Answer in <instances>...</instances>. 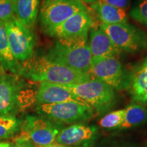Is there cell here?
<instances>
[{"label":"cell","mask_w":147,"mask_h":147,"mask_svg":"<svg viewBox=\"0 0 147 147\" xmlns=\"http://www.w3.org/2000/svg\"><path fill=\"white\" fill-rule=\"evenodd\" d=\"M89 73L92 77L117 91L128 89L129 87L131 74L124 69L121 62L116 57L92 59Z\"/></svg>","instance_id":"8992f818"},{"label":"cell","mask_w":147,"mask_h":147,"mask_svg":"<svg viewBox=\"0 0 147 147\" xmlns=\"http://www.w3.org/2000/svg\"><path fill=\"white\" fill-rule=\"evenodd\" d=\"M11 52L18 61H25L34 55L35 36L32 29L23 25L14 15L5 22Z\"/></svg>","instance_id":"52a82bcc"},{"label":"cell","mask_w":147,"mask_h":147,"mask_svg":"<svg viewBox=\"0 0 147 147\" xmlns=\"http://www.w3.org/2000/svg\"><path fill=\"white\" fill-rule=\"evenodd\" d=\"M19 87L16 77L0 71V115H7L15 107Z\"/></svg>","instance_id":"4fadbf2b"},{"label":"cell","mask_w":147,"mask_h":147,"mask_svg":"<svg viewBox=\"0 0 147 147\" xmlns=\"http://www.w3.org/2000/svg\"><path fill=\"white\" fill-rule=\"evenodd\" d=\"M15 15V3L0 0V21L5 22Z\"/></svg>","instance_id":"603a6c76"},{"label":"cell","mask_w":147,"mask_h":147,"mask_svg":"<svg viewBox=\"0 0 147 147\" xmlns=\"http://www.w3.org/2000/svg\"><path fill=\"white\" fill-rule=\"evenodd\" d=\"M36 98L40 104L73 102L87 104L62 84L40 82Z\"/></svg>","instance_id":"7c38bea8"},{"label":"cell","mask_w":147,"mask_h":147,"mask_svg":"<svg viewBox=\"0 0 147 147\" xmlns=\"http://www.w3.org/2000/svg\"><path fill=\"white\" fill-rule=\"evenodd\" d=\"M89 46L92 59H102L117 57L122 52L114 45L100 26L92 25L89 29Z\"/></svg>","instance_id":"8fae6325"},{"label":"cell","mask_w":147,"mask_h":147,"mask_svg":"<svg viewBox=\"0 0 147 147\" xmlns=\"http://www.w3.org/2000/svg\"><path fill=\"white\" fill-rule=\"evenodd\" d=\"M129 16L134 21L147 27V0H138L129 11Z\"/></svg>","instance_id":"7402d4cb"},{"label":"cell","mask_w":147,"mask_h":147,"mask_svg":"<svg viewBox=\"0 0 147 147\" xmlns=\"http://www.w3.org/2000/svg\"><path fill=\"white\" fill-rule=\"evenodd\" d=\"M96 131L95 127L73 125L59 131L55 142L67 146H74L91 139Z\"/></svg>","instance_id":"5bb4252c"},{"label":"cell","mask_w":147,"mask_h":147,"mask_svg":"<svg viewBox=\"0 0 147 147\" xmlns=\"http://www.w3.org/2000/svg\"><path fill=\"white\" fill-rule=\"evenodd\" d=\"M147 123V108L142 104L134 103L125 109L124 121L120 128L128 129Z\"/></svg>","instance_id":"d6986e66"},{"label":"cell","mask_w":147,"mask_h":147,"mask_svg":"<svg viewBox=\"0 0 147 147\" xmlns=\"http://www.w3.org/2000/svg\"><path fill=\"white\" fill-rule=\"evenodd\" d=\"M93 25V18L89 11H80L46 34L57 39L74 38L89 33Z\"/></svg>","instance_id":"30bf717a"},{"label":"cell","mask_w":147,"mask_h":147,"mask_svg":"<svg viewBox=\"0 0 147 147\" xmlns=\"http://www.w3.org/2000/svg\"><path fill=\"white\" fill-rule=\"evenodd\" d=\"M59 131L58 128L47 119L29 116L21 133L28 138L35 147H43L55 142Z\"/></svg>","instance_id":"9c48e42d"},{"label":"cell","mask_w":147,"mask_h":147,"mask_svg":"<svg viewBox=\"0 0 147 147\" xmlns=\"http://www.w3.org/2000/svg\"><path fill=\"white\" fill-rule=\"evenodd\" d=\"M63 86L98 114L108 111L115 103V89L93 77L82 83Z\"/></svg>","instance_id":"3957f363"},{"label":"cell","mask_w":147,"mask_h":147,"mask_svg":"<svg viewBox=\"0 0 147 147\" xmlns=\"http://www.w3.org/2000/svg\"><path fill=\"white\" fill-rule=\"evenodd\" d=\"M76 1H80V2H81L82 3H84V4H86V3H89V4H92V3H95V1H97V0H76Z\"/></svg>","instance_id":"4316f807"},{"label":"cell","mask_w":147,"mask_h":147,"mask_svg":"<svg viewBox=\"0 0 147 147\" xmlns=\"http://www.w3.org/2000/svg\"><path fill=\"white\" fill-rule=\"evenodd\" d=\"M15 142V147H34L28 138L21 133L16 137Z\"/></svg>","instance_id":"d4e9b609"},{"label":"cell","mask_w":147,"mask_h":147,"mask_svg":"<svg viewBox=\"0 0 147 147\" xmlns=\"http://www.w3.org/2000/svg\"><path fill=\"white\" fill-rule=\"evenodd\" d=\"M38 111L47 118L63 123L86 121L94 115V110L89 105L73 102L40 104Z\"/></svg>","instance_id":"ba28073f"},{"label":"cell","mask_w":147,"mask_h":147,"mask_svg":"<svg viewBox=\"0 0 147 147\" xmlns=\"http://www.w3.org/2000/svg\"><path fill=\"white\" fill-rule=\"evenodd\" d=\"M40 0H16L15 16L19 21L32 29L36 23L39 12Z\"/></svg>","instance_id":"e0dca14e"},{"label":"cell","mask_w":147,"mask_h":147,"mask_svg":"<svg viewBox=\"0 0 147 147\" xmlns=\"http://www.w3.org/2000/svg\"><path fill=\"white\" fill-rule=\"evenodd\" d=\"M100 27L107 34L111 41L121 51L134 53L147 47L146 35L142 29L129 23L105 24Z\"/></svg>","instance_id":"277c9868"},{"label":"cell","mask_w":147,"mask_h":147,"mask_svg":"<svg viewBox=\"0 0 147 147\" xmlns=\"http://www.w3.org/2000/svg\"><path fill=\"white\" fill-rule=\"evenodd\" d=\"M86 10H89L86 4L76 0H43L40 8V23L47 33L74 14Z\"/></svg>","instance_id":"5b68a950"},{"label":"cell","mask_w":147,"mask_h":147,"mask_svg":"<svg viewBox=\"0 0 147 147\" xmlns=\"http://www.w3.org/2000/svg\"><path fill=\"white\" fill-rule=\"evenodd\" d=\"M8 1H12V2H14V3H15V2H16V0H8Z\"/></svg>","instance_id":"f1b7e54d"},{"label":"cell","mask_w":147,"mask_h":147,"mask_svg":"<svg viewBox=\"0 0 147 147\" xmlns=\"http://www.w3.org/2000/svg\"><path fill=\"white\" fill-rule=\"evenodd\" d=\"M0 65L12 72L18 73L20 64L11 52L4 22L0 21Z\"/></svg>","instance_id":"ac0fdd59"},{"label":"cell","mask_w":147,"mask_h":147,"mask_svg":"<svg viewBox=\"0 0 147 147\" xmlns=\"http://www.w3.org/2000/svg\"><path fill=\"white\" fill-rule=\"evenodd\" d=\"M34 147H35V146H34Z\"/></svg>","instance_id":"1f68e13d"},{"label":"cell","mask_w":147,"mask_h":147,"mask_svg":"<svg viewBox=\"0 0 147 147\" xmlns=\"http://www.w3.org/2000/svg\"><path fill=\"white\" fill-rule=\"evenodd\" d=\"M10 144L8 142H1L0 143V147H10Z\"/></svg>","instance_id":"83f0119b"},{"label":"cell","mask_w":147,"mask_h":147,"mask_svg":"<svg viewBox=\"0 0 147 147\" xmlns=\"http://www.w3.org/2000/svg\"><path fill=\"white\" fill-rule=\"evenodd\" d=\"M43 147H69V146H65V145H63V144H59V143L55 142L50 145H48V146H43Z\"/></svg>","instance_id":"484cf974"},{"label":"cell","mask_w":147,"mask_h":147,"mask_svg":"<svg viewBox=\"0 0 147 147\" xmlns=\"http://www.w3.org/2000/svg\"><path fill=\"white\" fill-rule=\"evenodd\" d=\"M102 1L107 4L125 10L130 5V0H102Z\"/></svg>","instance_id":"cb8c5ba5"},{"label":"cell","mask_w":147,"mask_h":147,"mask_svg":"<svg viewBox=\"0 0 147 147\" xmlns=\"http://www.w3.org/2000/svg\"><path fill=\"white\" fill-rule=\"evenodd\" d=\"M128 89L134 102L147 104V56L131 74Z\"/></svg>","instance_id":"9a60e30c"},{"label":"cell","mask_w":147,"mask_h":147,"mask_svg":"<svg viewBox=\"0 0 147 147\" xmlns=\"http://www.w3.org/2000/svg\"><path fill=\"white\" fill-rule=\"evenodd\" d=\"M20 121L13 116L0 115V138H8L18 131Z\"/></svg>","instance_id":"ffe728a7"},{"label":"cell","mask_w":147,"mask_h":147,"mask_svg":"<svg viewBox=\"0 0 147 147\" xmlns=\"http://www.w3.org/2000/svg\"><path fill=\"white\" fill-rule=\"evenodd\" d=\"M125 109L110 112L99 121L100 127L106 129L121 127L124 121Z\"/></svg>","instance_id":"44dd1931"},{"label":"cell","mask_w":147,"mask_h":147,"mask_svg":"<svg viewBox=\"0 0 147 147\" xmlns=\"http://www.w3.org/2000/svg\"><path fill=\"white\" fill-rule=\"evenodd\" d=\"M146 38H147V35H146Z\"/></svg>","instance_id":"4dcf8cb0"},{"label":"cell","mask_w":147,"mask_h":147,"mask_svg":"<svg viewBox=\"0 0 147 147\" xmlns=\"http://www.w3.org/2000/svg\"><path fill=\"white\" fill-rule=\"evenodd\" d=\"M47 55L75 70L89 74L92 56L89 33L74 38L57 39Z\"/></svg>","instance_id":"7a4b0ae2"},{"label":"cell","mask_w":147,"mask_h":147,"mask_svg":"<svg viewBox=\"0 0 147 147\" xmlns=\"http://www.w3.org/2000/svg\"><path fill=\"white\" fill-rule=\"evenodd\" d=\"M18 74L34 81L63 85L82 83L92 78L90 74L75 70L47 55H33L20 65Z\"/></svg>","instance_id":"6da1fadb"},{"label":"cell","mask_w":147,"mask_h":147,"mask_svg":"<svg viewBox=\"0 0 147 147\" xmlns=\"http://www.w3.org/2000/svg\"><path fill=\"white\" fill-rule=\"evenodd\" d=\"M12 147H15V146H12Z\"/></svg>","instance_id":"f546056e"},{"label":"cell","mask_w":147,"mask_h":147,"mask_svg":"<svg viewBox=\"0 0 147 147\" xmlns=\"http://www.w3.org/2000/svg\"><path fill=\"white\" fill-rule=\"evenodd\" d=\"M91 8L95 11L102 23H128L129 17L125 10L107 4L102 0H97L95 3L91 4Z\"/></svg>","instance_id":"2e32d148"}]
</instances>
